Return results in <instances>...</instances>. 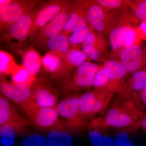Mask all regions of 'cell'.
I'll use <instances>...</instances> for the list:
<instances>
[{
	"mask_svg": "<svg viewBox=\"0 0 146 146\" xmlns=\"http://www.w3.org/2000/svg\"><path fill=\"white\" fill-rule=\"evenodd\" d=\"M71 1L52 0L47 2L39 10L35 11L29 38L32 39L35 34L57 16Z\"/></svg>",
	"mask_w": 146,
	"mask_h": 146,
	"instance_id": "obj_8",
	"label": "cell"
},
{
	"mask_svg": "<svg viewBox=\"0 0 146 146\" xmlns=\"http://www.w3.org/2000/svg\"><path fill=\"white\" fill-rule=\"evenodd\" d=\"M146 114L140 111L131 100L119 97L111 104L104 117L100 119L108 128H130Z\"/></svg>",
	"mask_w": 146,
	"mask_h": 146,
	"instance_id": "obj_1",
	"label": "cell"
},
{
	"mask_svg": "<svg viewBox=\"0 0 146 146\" xmlns=\"http://www.w3.org/2000/svg\"><path fill=\"white\" fill-rule=\"evenodd\" d=\"M80 95L75 92L69 94L58 103L56 107L61 121L72 133L82 131L89 124L80 111Z\"/></svg>",
	"mask_w": 146,
	"mask_h": 146,
	"instance_id": "obj_3",
	"label": "cell"
},
{
	"mask_svg": "<svg viewBox=\"0 0 146 146\" xmlns=\"http://www.w3.org/2000/svg\"><path fill=\"white\" fill-rule=\"evenodd\" d=\"M130 100L140 111L146 113V87L140 92L133 94Z\"/></svg>",
	"mask_w": 146,
	"mask_h": 146,
	"instance_id": "obj_32",
	"label": "cell"
},
{
	"mask_svg": "<svg viewBox=\"0 0 146 146\" xmlns=\"http://www.w3.org/2000/svg\"><path fill=\"white\" fill-rule=\"evenodd\" d=\"M4 124L12 126L18 131L31 123L18 113L7 98L1 94L0 125Z\"/></svg>",
	"mask_w": 146,
	"mask_h": 146,
	"instance_id": "obj_10",
	"label": "cell"
},
{
	"mask_svg": "<svg viewBox=\"0 0 146 146\" xmlns=\"http://www.w3.org/2000/svg\"><path fill=\"white\" fill-rule=\"evenodd\" d=\"M13 0H0V7H4L10 4Z\"/></svg>",
	"mask_w": 146,
	"mask_h": 146,
	"instance_id": "obj_39",
	"label": "cell"
},
{
	"mask_svg": "<svg viewBox=\"0 0 146 146\" xmlns=\"http://www.w3.org/2000/svg\"><path fill=\"white\" fill-rule=\"evenodd\" d=\"M17 130L7 124L0 125V143L2 146H12L15 142Z\"/></svg>",
	"mask_w": 146,
	"mask_h": 146,
	"instance_id": "obj_27",
	"label": "cell"
},
{
	"mask_svg": "<svg viewBox=\"0 0 146 146\" xmlns=\"http://www.w3.org/2000/svg\"><path fill=\"white\" fill-rule=\"evenodd\" d=\"M135 32L132 29H131L130 31L126 36L125 39L124 46L125 48L132 46L135 39Z\"/></svg>",
	"mask_w": 146,
	"mask_h": 146,
	"instance_id": "obj_38",
	"label": "cell"
},
{
	"mask_svg": "<svg viewBox=\"0 0 146 146\" xmlns=\"http://www.w3.org/2000/svg\"><path fill=\"white\" fill-rule=\"evenodd\" d=\"M98 65L86 61L77 68L72 76L64 79L61 89L64 94L74 93L93 86L96 73L98 70Z\"/></svg>",
	"mask_w": 146,
	"mask_h": 146,
	"instance_id": "obj_4",
	"label": "cell"
},
{
	"mask_svg": "<svg viewBox=\"0 0 146 146\" xmlns=\"http://www.w3.org/2000/svg\"><path fill=\"white\" fill-rule=\"evenodd\" d=\"M70 46L68 36L62 32L50 38L46 44L49 51L56 53L63 58L70 50Z\"/></svg>",
	"mask_w": 146,
	"mask_h": 146,
	"instance_id": "obj_21",
	"label": "cell"
},
{
	"mask_svg": "<svg viewBox=\"0 0 146 146\" xmlns=\"http://www.w3.org/2000/svg\"><path fill=\"white\" fill-rule=\"evenodd\" d=\"M33 88L10 82L4 76L0 77L1 94L17 104L22 105L31 99Z\"/></svg>",
	"mask_w": 146,
	"mask_h": 146,
	"instance_id": "obj_9",
	"label": "cell"
},
{
	"mask_svg": "<svg viewBox=\"0 0 146 146\" xmlns=\"http://www.w3.org/2000/svg\"><path fill=\"white\" fill-rule=\"evenodd\" d=\"M96 3L102 7L114 9L119 7L122 3V1L120 0H98Z\"/></svg>",
	"mask_w": 146,
	"mask_h": 146,
	"instance_id": "obj_36",
	"label": "cell"
},
{
	"mask_svg": "<svg viewBox=\"0 0 146 146\" xmlns=\"http://www.w3.org/2000/svg\"><path fill=\"white\" fill-rule=\"evenodd\" d=\"M131 131L135 132L138 129H142L144 132H146V114L141 119L138 121L137 123L130 128Z\"/></svg>",
	"mask_w": 146,
	"mask_h": 146,
	"instance_id": "obj_37",
	"label": "cell"
},
{
	"mask_svg": "<svg viewBox=\"0 0 146 146\" xmlns=\"http://www.w3.org/2000/svg\"><path fill=\"white\" fill-rule=\"evenodd\" d=\"M103 68L110 79L108 89L114 93L117 92L122 85L121 80L127 74L125 68L121 62L113 59L106 61Z\"/></svg>",
	"mask_w": 146,
	"mask_h": 146,
	"instance_id": "obj_14",
	"label": "cell"
},
{
	"mask_svg": "<svg viewBox=\"0 0 146 146\" xmlns=\"http://www.w3.org/2000/svg\"><path fill=\"white\" fill-rule=\"evenodd\" d=\"M22 146H48L47 138L38 133L28 136L22 143Z\"/></svg>",
	"mask_w": 146,
	"mask_h": 146,
	"instance_id": "obj_30",
	"label": "cell"
},
{
	"mask_svg": "<svg viewBox=\"0 0 146 146\" xmlns=\"http://www.w3.org/2000/svg\"><path fill=\"white\" fill-rule=\"evenodd\" d=\"M31 100L42 107L56 108L58 103V93L49 84L40 82L33 86Z\"/></svg>",
	"mask_w": 146,
	"mask_h": 146,
	"instance_id": "obj_12",
	"label": "cell"
},
{
	"mask_svg": "<svg viewBox=\"0 0 146 146\" xmlns=\"http://www.w3.org/2000/svg\"><path fill=\"white\" fill-rule=\"evenodd\" d=\"M18 65L13 56L9 53L0 51V75H8L17 70Z\"/></svg>",
	"mask_w": 146,
	"mask_h": 146,
	"instance_id": "obj_25",
	"label": "cell"
},
{
	"mask_svg": "<svg viewBox=\"0 0 146 146\" xmlns=\"http://www.w3.org/2000/svg\"><path fill=\"white\" fill-rule=\"evenodd\" d=\"M110 79L103 68H100L96 73L93 81V86L95 89H108Z\"/></svg>",
	"mask_w": 146,
	"mask_h": 146,
	"instance_id": "obj_29",
	"label": "cell"
},
{
	"mask_svg": "<svg viewBox=\"0 0 146 146\" xmlns=\"http://www.w3.org/2000/svg\"><path fill=\"white\" fill-rule=\"evenodd\" d=\"M98 91L94 89L86 91L80 95L79 99V108L80 114L86 121L91 119L92 110L96 104Z\"/></svg>",
	"mask_w": 146,
	"mask_h": 146,
	"instance_id": "obj_19",
	"label": "cell"
},
{
	"mask_svg": "<svg viewBox=\"0 0 146 146\" xmlns=\"http://www.w3.org/2000/svg\"><path fill=\"white\" fill-rule=\"evenodd\" d=\"M141 28L145 31V33L146 34V22L145 21H144L142 23L141 25Z\"/></svg>",
	"mask_w": 146,
	"mask_h": 146,
	"instance_id": "obj_40",
	"label": "cell"
},
{
	"mask_svg": "<svg viewBox=\"0 0 146 146\" xmlns=\"http://www.w3.org/2000/svg\"><path fill=\"white\" fill-rule=\"evenodd\" d=\"M86 12L87 11L82 13L81 16L78 18L73 26L72 27L71 29L70 34L71 33L82 30L87 27V25L89 23L86 17Z\"/></svg>",
	"mask_w": 146,
	"mask_h": 146,
	"instance_id": "obj_34",
	"label": "cell"
},
{
	"mask_svg": "<svg viewBox=\"0 0 146 146\" xmlns=\"http://www.w3.org/2000/svg\"><path fill=\"white\" fill-rule=\"evenodd\" d=\"M121 63L127 72H135L142 69L146 63L145 52L138 45H133L125 48L120 54Z\"/></svg>",
	"mask_w": 146,
	"mask_h": 146,
	"instance_id": "obj_11",
	"label": "cell"
},
{
	"mask_svg": "<svg viewBox=\"0 0 146 146\" xmlns=\"http://www.w3.org/2000/svg\"><path fill=\"white\" fill-rule=\"evenodd\" d=\"M23 65L33 76L36 78L42 66V57L33 46L26 49L22 53Z\"/></svg>",
	"mask_w": 146,
	"mask_h": 146,
	"instance_id": "obj_17",
	"label": "cell"
},
{
	"mask_svg": "<svg viewBox=\"0 0 146 146\" xmlns=\"http://www.w3.org/2000/svg\"><path fill=\"white\" fill-rule=\"evenodd\" d=\"M63 59L60 55L49 51L42 57V66L53 78H58Z\"/></svg>",
	"mask_w": 146,
	"mask_h": 146,
	"instance_id": "obj_18",
	"label": "cell"
},
{
	"mask_svg": "<svg viewBox=\"0 0 146 146\" xmlns=\"http://www.w3.org/2000/svg\"></svg>",
	"mask_w": 146,
	"mask_h": 146,
	"instance_id": "obj_41",
	"label": "cell"
},
{
	"mask_svg": "<svg viewBox=\"0 0 146 146\" xmlns=\"http://www.w3.org/2000/svg\"><path fill=\"white\" fill-rule=\"evenodd\" d=\"M91 31L90 28L87 27L82 30L71 33L68 36L70 46L83 44Z\"/></svg>",
	"mask_w": 146,
	"mask_h": 146,
	"instance_id": "obj_31",
	"label": "cell"
},
{
	"mask_svg": "<svg viewBox=\"0 0 146 146\" xmlns=\"http://www.w3.org/2000/svg\"><path fill=\"white\" fill-rule=\"evenodd\" d=\"M146 87V68H145L134 72L128 83L121 86L117 93L120 98L130 100L133 94L140 92Z\"/></svg>",
	"mask_w": 146,
	"mask_h": 146,
	"instance_id": "obj_15",
	"label": "cell"
},
{
	"mask_svg": "<svg viewBox=\"0 0 146 146\" xmlns=\"http://www.w3.org/2000/svg\"><path fill=\"white\" fill-rule=\"evenodd\" d=\"M35 11H28L9 27L1 36V42H11L14 40L22 44L29 37Z\"/></svg>",
	"mask_w": 146,
	"mask_h": 146,
	"instance_id": "obj_7",
	"label": "cell"
},
{
	"mask_svg": "<svg viewBox=\"0 0 146 146\" xmlns=\"http://www.w3.org/2000/svg\"><path fill=\"white\" fill-rule=\"evenodd\" d=\"M127 26H119L113 29L110 35V42L113 50H117L124 44L126 36L131 30Z\"/></svg>",
	"mask_w": 146,
	"mask_h": 146,
	"instance_id": "obj_24",
	"label": "cell"
},
{
	"mask_svg": "<svg viewBox=\"0 0 146 146\" xmlns=\"http://www.w3.org/2000/svg\"><path fill=\"white\" fill-rule=\"evenodd\" d=\"M74 6V3H70L57 16L39 31L32 39L34 43L41 46L46 47L47 41L50 38L61 33Z\"/></svg>",
	"mask_w": 146,
	"mask_h": 146,
	"instance_id": "obj_5",
	"label": "cell"
},
{
	"mask_svg": "<svg viewBox=\"0 0 146 146\" xmlns=\"http://www.w3.org/2000/svg\"><path fill=\"white\" fill-rule=\"evenodd\" d=\"M98 44V37L94 32L91 31L82 44V50L90 60H98L100 56Z\"/></svg>",
	"mask_w": 146,
	"mask_h": 146,
	"instance_id": "obj_23",
	"label": "cell"
},
{
	"mask_svg": "<svg viewBox=\"0 0 146 146\" xmlns=\"http://www.w3.org/2000/svg\"><path fill=\"white\" fill-rule=\"evenodd\" d=\"M134 14L138 20L146 21V0L138 4L134 10Z\"/></svg>",
	"mask_w": 146,
	"mask_h": 146,
	"instance_id": "obj_35",
	"label": "cell"
},
{
	"mask_svg": "<svg viewBox=\"0 0 146 146\" xmlns=\"http://www.w3.org/2000/svg\"><path fill=\"white\" fill-rule=\"evenodd\" d=\"M114 141L115 146H134L128 134L125 131L117 133Z\"/></svg>",
	"mask_w": 146,
	"mask_h": 146,
	"instance_id": "obj_33",
	"label": "cell"
},
{
	"mask_svg": "<svg viewBox=\"0 0 146 146\" xmlns=\"http://www.w3.org/2000/svg\"><path fill=\"white\" fill-rule=\"evenodd\" d=\"M87 58L82 51L75 48L70 49L63 58L58 78L68 77L74 68H78L85 62Z\"/></svg>",
	"mask_w": 146,
	"mask_h": 146,
	"instance_id": "obj_16",
	"label": "cell"
},
{
	"mask_svg": "<svg viewBox=\"0 0 146 146\" xmlns=\"http://www.w3.org/2000/svg\"><path fill=\"white\" fill-rule=\"evenodd\" d=\"M72 133L67 131L55 130L48 131L47 140L48 146H72Z\"/></svg>",
	"mask_w": 146,
	"mask_h": 146,
	"instance_id": "obj_22",
	"label": "cell"
},
{
	"mask_svg": "<svg viewBox=\"0 0 146 146\" xmlns=\"http://www.w3.org/2000/svg\"><path fill=\"white\" fill-rule=\"evenodd\" d=\"M21 106L31 124L37 128L48 131L58 130L72 133L60 119L56 108L42 107L31 100Z\"/></svg>",
	"mask_w": 146,
	"mask_h": 146,
	"instance_id": "obj_2",
	"label": "cell"
},
{
	"mask_svg": "<svg viewBox=\"0 0 146 146\" xmlns=\"http://www.w3.org/2000/svg\"><path fill=\"white\" fill-rule=\"evenodd\" d=\"M108 128L102 123L100 118L92 120L87 126L88 138L93 146H115L114 139L108 133Z\"/></svg>",
	"mask_w": 146,
	"mask_h": 146,
	"instance_id": "obj_13",
	"label": "cell"
},
{
	"mask_svg": "<svg viewBox=\"0 0 146 146\" xmlns=\"http://www.w3.org/2000/svg\"><path fill=\"white\" fill-rule=\"evenodd\" d=\"M86 2H83L82 4L80 5V7H76V5L75 4L74 7L70 15L69 16L65 28L62 32L66 36H69L70 34V31L72 27L74 24L75 23L78 18L80 17L82 13L86 11V8L87 7L88 4L86 3Z\"/></svg>",
	"mask_w": 146,
	"mask_h": 146,
	"instance_id": "obj_28",
	"label": "cell"
},
{
	"mask_svg": "<svg viewBox=\"0 0 146 146\" xmlns=\"http://www.w3.org/2000/svg\"><path fill=\"white\" fill-rule=\"evenodd\" d=\"M39 2V1L36 0H13L10 4L0 7L1 34L25 13L33 9L35 5Z\"/></svg>",
	"mask_w": 146,
	"mask_h": 146,
	"instance_id": "obj_6",
	"label": "cell"
},
{
	"mask_svg": "<svg viewBox=\"0 0 146 146\" xmlns=\"http://www.w3.org/2000/svg\"><path fill=\"white\" fill-rule=\"evenodd\" d=\"M86 17L88 23L95 30L99 32L104 31L105 28L104 12L100 5L92 4L89 6Z\"/></svg>",
	"mask_w": 146,
	"mask_h": 146,
	"instance_id": "obj_20",
	"label": "cell"
},
{
	"mask_svg": "<svg viewBox=\"0 0 146 146\" xmlns=\"http://www.w3.org/2000/svg\"><path fill=\"white\" fill-rule=\"evenodd\" d=\"M11 76L12 82L16 84L33 87L36 81V78L32 76L23 65H20Z\"/></svg>",
	"mask_w": 146,
	"mask_h": 146,
	"instance_id": "obj_26",
	"label": "cell"
}]
</instances>
